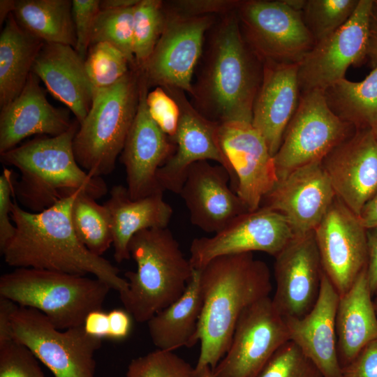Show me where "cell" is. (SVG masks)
Returning <instances> with one entry per match:
<instances>
[{"instance_id":"obj_1","label":"cell","mask_w":377,"mask_h":377,"mask_svg":"<svg viewBox=\"0 0 377 377\" xmlns=\"http://www.w3.org/2000/svg\"><path fill=\"white\" fill-rule=\"evenodd\" d=\"M78 191L39 212L24 209L14 200L11 220L16 230L1 252L4 260L15 268L92 274L112 290L124 291L128 281L119 276V269L90 252L74 230L71 209Z\"/></svg>"},{"instance_id":"obj_2","label":"cell","mask_w":377,"mask_h":377,"mask_svg":"<svg viewBox=\"0 0 377 377\" xmlns=\"http://www.w3.org/2000/svg\"><path fill=\"white\" fill-rule=\"evenodd\" d=\"M200 270L202 306L197 338L200 350L195 369L209 366L213 370L228 351L243 311L269 295L270 272L252 253L219 256Z\"/></svg>"},{"instance_id":"obj_3","label":"cell","mask_w":377,"mask_h":377,"mask_svg":"<svg viewBox=\"0 0 377 377\" xmlns=\"http://www.w3.org/2000/svg\"><path fill=\"white\" fill-rule=\"evenodd\" d=\"M263 64L245 40L236 10L214 31L202 73L193 85L197 110L219 124L251 123Z\"/></svg>"},{"instance_id":"obj_4","label":"cell","mask_w":377,"mask_h":377,"mask_svg":"<svg viewBox=\"0 0 377 377\" xmlns=\"http://www.w3.org/2000/svg\"><path fill=\"white\" fill-rule=\"evenodd\" d=\"M78 125L74 121L59 135L36 138L1 154L3 163L20 172L15 195L27 210L43 211L80 190L96 200L107 193L103 179L89 175L75 159L73 140Z\"/></svg>"},{"instance_id":"obj_5","label":"cell","mask_w":377,"mask_h":377,"mask_svg":"<svg viewBox=\"0 0 377 377\" xmlns=\"http://www.w3.org/2000/svg\"><path fill=\"white\" fill-rule=\"evenodd\" d=\"M128 249L136 270L125 272L128 287L119 298L133 318L144 323L183 295L194 268L167 228L138 232Z\"/></svg>"},{"instance_id":"obj_6","label":"cell","mask_w":377,"mask_h":377,"mask_svg":"<svg viewBox=\"0 0 377 377\" xmlns=\"http://www.w3.org/2000/svg\"><path fill=\"white\" fill-rule=\"evenodd\" d=\"M112 288L94 277L34 268H15L0 278V296L43 313L58 330L82 326L102 309Z\"/></svg>"},{"instance_id":"obj_7","label":"cell","mask_w":377,"mask_h":377,"mask_svg":"<svg viewBox=\"0 0 377 377\" xmlns=\"http://www.w3.org/2000/svg\"><path fill=\"white\" fill-rule=\"evenodd\" d=\"M140 71L131 68L116 83L94 91L91 108L73 140L79 165L102 177L115 168L138 109Z\"/></svg>"},{"instance_id":"obj_8","label":"cell","mask_w":377,"mask_h":377,"mask_svg":"<svg viewBox=\"0 0 377 377\" xmlns=\"http://www.w3.org/2000/svg\"><path fill=\"white\" fill-rule=\"evenodd\" d=\"M14 339L27 346L54 377H96L95 353L102 339L83 326L57 329L41 312L19 306L13 316Z\"/></svg>"},{"instance_id":"obj_9","label":"cell","mask_w":377,"mask_h":377,"mask_svg":"<svg viewBox=\"0 0 377 377\" xmlns=\"http://www.w3.org/2000/svg\"><path fill=\"white\" fill-rule=\"evenodd\" d=\"M355 130L332 112L323 91L301 93L297 108L274 156L278 180L298 168L322 161Z\"/></svg>"},{"instance_id":"obj_10","label":"cell","mask_w":377,"mask_h":377,"mask_svg":"<svg viewBox=\"0 0 377 377\" xmlns=\"http://www.w3.org/2000/svg\"><path fill=\"white\" fill-rule=\"evenodd\" d=\"M247 43L263 63L298 64L315 41L289 0L241 1L236 10Z\"/></svg>"},{"instance_id":"obj_11","label":"cell","mask_w":377,"mask_h":377,"mask_svg":"<svg viewBox=\"0 0 377 377\" xmlns=\"http://www.w3.org/2000/svg\"><path fill=\"white\" fill-rule=\"evenodd\" d=\"M212 15L188 16L166 11L162 34L151 54L138 68L148 86L174 87L193 92L195 67L202 54Z\"/></svg>"},{"instance_id":"obj_12","label":"cell","mask_w":377,"mask_h":377,"mask_svg":"<svg viewBox=\"0 0 377 377\" xmlns=\"http://www.w3.org/2000/svg\"><path fill=\"white\" fill-rule=\"evenodd\" d=\"M289 341L284 317L269 296L241 314L228 351L212 370L215 377H256L274 353Z\"/></svg>"},{"instance_id":"obj_13","label":"cell","mask_w":377,"mask_h":377,"mask_svg":"<svg viewBox=\"0 0 377 377\" xmlns=\"http://www.w3.org/2000/svg\"><path fill=\"white\" fill-rule=\"evenodd\" d=\"M374 0H360L349 20L336 31L315 43L298 63L301 93L326 89L345 78L351 65L367 56L369 24Z\"/></svg>"},{"instance_id":"obj_14","label":"cell","mask_w":377,"mask_h":377,"mask_svg":"<svg viewBox=\"0 0 377 377\" xmlns=\"http://www.w3.org/2000/svg\"><path fill=\"white\" fill-rule=\"evenodd\" d=\"M293 237L284 216L260 207L237 216L212 237L195 238L189 260L194 269H201L222 256L261 251L275 257Z\"/></svg>"},{"instance_id":"obj_15","label":"cell","mask_w":377,"mask_h":377,"mask_svg":"<svg viewBox=\"0 0 377 377\" xmlns=\"http://www.w3.org/2000/svg\"><path fill=\"white\" fill-rule=\"evenodd\" d=\"M314 234L323 270L342 295L367 267V229L336 197Z\"/></svg>"},{"instance_id":"obj_16","label":"cell","mask_w":377,"mask_h":377,"mask_svg":"<svg viewBox=\"0 0 377 377\" xmlns=\"http://www.w3.org/2000/svg\"><path fill=\"white\" fill-rule=\"evenodd\" d=\"M177 103L180 117L172 142L177 148L158 169L157 180L160 188L179 194L187 171L193 163L209 160L224 167L235 185L231 165L219 141L220 124L200 113L186 99L182 89L163 88Z\"/></svg>"},{"instance_id":"obj_17","label":"cell","mask_w":377,"mask_h":377,"mask_svg":"<svg viewBox=\"0 0 377 377\" xmlns=\"http://www.w3.org/2000/svg\"><path fill=\"white\" fill-rule=\"evenodd\" d=\"M219 141L234 176L235 193L249 212L261 207L278 182L274 156L251 123L220 124Z\"/></svg>"},{"instance_id":"obj_18","label":"cell","mask_w":377,"mask_h":377,"mask_svg":"<svg viewBox=\"0 0 377 377\" xmlns=\"http://www.w3.org/2000/svg\"><path fill=\"white\" fill-rule=\"evenodd\" d=\"M272 302L285 318H302L316 304L323 273L314 231L294 235L275 256Z\"/></svg>"},{"instance_id":"obj_19","label":"cell","mask_w":377,"mask_h":377,"mask_svg":"<svg viewBox=\"0 0 377 377\" xmlns=\"http://www.w3.org/2000/svg\"><path fill=\"white\" fill-rule=\"evenodd\" d=\"M149 86L140 72L139 102L133 122L121 151L131 199L164 192L157 180L158 169L175 152L172 140L150 116L146 103Z\"/></svg>"},{"instance_id":"obj_20","label":"cell","mask_w":377,"mask_h":377,"mask_svg":"<svg viewBox=\"0 0 377 377\" xmlns=\"http://www.w3.org/2000/svg\"><path fill=\"white\" fill-rule=\"evenodd\" d=\"M335 198L327 175L318 161L279 179L263 198L261 207L281 214L294 235H302L315 230Z\"/></svg>"},{"instance_id":"obj_21","label":"cell","mask_w":377,"mask_h":377,"mask_svg":"<svg viewBox=\"0 0 377 377\" xmlns=\"http://www.w3.org/2000/svg\"><path fill=\"white\" fill-rule=\"evenodd\" d=\"M321 163L336 197L359 216L377 191V140L372 129H356Z\"/></svg>"},{"instance_id":"obj_22","label":"cell","mask_w":377,"mask_h":377,"mask_svg":"<svg viewBox=\"0 0 377 377\" xmlns=\"http://www.w3.org/2000/svg\"><path fill=\"white\" fill-rule=\"evenodd\" d=\"M222 165L207 161L188 168L179 195L190 214L191 223L207 232L216 233L237 216L249 212L235 192Z\"/></svg>"},{"instance_id":"obj_23","label":"cell","mask_w":377,"mask_h":377,"mask_svg":"<svg viewBox=\"0 0 377 377\" xmlns=\"http://www.w3.org/2000/svg\"><path fill=\"white\" fill-rule=\"evenodd\" d=\"M339 300V293L323 272L312 309L302 318H284L289 340L314 364L322 377H342L336 332Z\"/></svg>"},{"instance_id":"obj_24","label":"cell","mask_w":377,"mask_h":377,"mask_svg":"<svg viewBox=\"0 0 377 377\" xmlns=\"http://www.w3.org/2000/svg\"><path fill=\"white\" fill-rule=\"evenodd\" d=\"M263 64L251 124L263 137L274 156L300 102L298 64L266 61Z\"/></svg>"},{"instance_id":"obj_25","label":"cell","mask_w":377,"mask_h":377,"mask_svg":"<svg viewBox=\"0 0 377 377\" xmlns=\"http://www.w3.org/2000/svg\"><path fill=\"white\" fill-rule=\"evenodd\" d=\"M73 123L67 112L50 103L40 79L31 72L21 93L1 108L0 154L34 135H59Z\"/></svg>"},{"instance_id":"obj_26","label":"cell","mask_w":377,"mask_h":377,"mask_svg":"<svg viewBox=\"0 0 377 377\" xmlns=\"http://www.w3.org/2000/svg\"><path fill=\"white\" fill-rule=\"evenodd\" d=\"M32 72L50 93L66 105L80 124L92 103L94 90L84 59L71 45L44 43Z\"/></svg>"},{"instance_id":"obj_27","label":"cell","mask_w":377,"mask_h":377,"mask_svg":"<svg viewBox=\"0 0 377 377\" xmlns=\"http://www.w3.org/2000/svg\"><path fill=\"white\" fill-rule=\"evenodd\" d=\"M163 195V192H158L133 200L127 187L112 186L110 198L104 205L110 215L113 256L117 263L131 258L128 245L135 234L144 230L167 228L173 210Z\"/></svg>"},{"instance_id":"obj_28","label":"cell","mask_w":377,"mask_h":377,"mask_svg":"<svg viewBox=\"0 0 377 377\" xmlns=\"http://www.w3.org/2000/svg\"><path fill=\"white\" fill-rule=\"evenodd\" d=\"M367 267L339 300L336 314L337 351L341 367L350 364L377 338V316Z\"/></svg>"},{"instance_id":"obj_29","label":"cell","mask_w":377,"mask_h":377,"mask_svg":"<svg viewBox=\"0 0 377 377\" xmlns=\"http://www.w3.org/2000/svg\"><path fill=\"white\" fill-rule=\"evenodd\" d=\"M200 276V270L194 269L183 295L146 323L157 349L174 351L198 342V326L202 306Z\"/></svg>"},{"instance_id":"obj_30","label":"cell","mask_w":377,"mask_h":377,"mask_svg":"<svg viewBox=\"0 0 377 377\" xmlns=\"http://www.w3.org/2000/svg\"><path fill=\"white\" fill-rule=\"evenodd\" d=\"M44 42L22 27L13 13L0 34V106L15 98L32 72Z\"/></svg>"},{"instance_id":"obj_31","label":"cell","mask_w":377,"mask_h":377,"mask_svg":"<svg viewBox=\"0 0 377 377\" xmlns=\"http://www.w3.org/2000/svg\"><path fill=\"white\" fill-rule=\"evenodd\" d=\"M13 14L22 27L44 43L75 47L72 1L18 0Z\"/></svg>"},{"instance_id":"obj_32","label":"cell","mask_w":377,"mask_h":377,"mask_svg":"<svg viewBox=\"0 0 377 377\" xmlns=\"http://www.w3.org/2000/svg\"><path fill=\"white\" fill-rule=\"evenodd\" d=\"M324 94L332 112L356 129L377 125V65L363 80L352 82L345 77Z\"/></svg>"},{"instance_id":"obj_33","label":"cell","mask_w":377,"mask_h":377,"mask_svg":"<svg viewBox=\"0 0 377 377\" xmlns=\"http://www.w3.org/2000/svg\"><path fill=\"white\" fill-rule=\"evenodd\" d=\"M71 222L82 244L92 253L102 256L112 246V230L105 205L83 191H79L71 209Z\"/></svg>"},{"instance_id":"obj_34","label":"cell","mask_w":377,"mask_h":377,"mask_svg":"<svg viewBox=\"0 0 377 377\" xmlns=\"http://www.w3.org/2000/svg\"><path fill=\"white\" fill-rule=\"evenodd\" d=\"M166 11L159 0H140L134 8L133 53L140 68L151 54L164 29Z\"/></svg>"},{"instance_id":"obj_35","label":"cell","mask_w":377,"mask_h":377,"mask_svg":"<svg viewBox=\"0 0 377 377\" xmlns=\"http://www.w3.org/2000/svg\"><path fill=\"white\" fill-rule=\"evenodd\" d=\"M135 6L119 10H101L94 23L90 46L98 43H108L126 56L132 68H137L133 53Z\"/></svg>"},{"instance_id":"obj_36","label":"cell","mask_w":377,"mask_h":377,"mask_svg":"<svg viewBox=\"0 0 377 377\" xmlns=\"http://www.w3.org/2000/svg\"><path fill=\"white\" fill-rule=\"evenodd\" d=\"M360 0H304L301 13L315 43L323 40L351 17Z\"/></svg>"},{"instance_id":"obj_37","label":"cell","mask_w":377,"mask_h":377,"mask_svg":"<svg viewBox=\"0 0 377 377\" xmlns=\"http://www.w3.org/2000/svg\"><path fill=\"white\" fill-rule=\"evenodd\" d=\"M84 64L94 91L112 86L126 75L131 66L126 56L108 43L90 46Z\"/></svg>"},{"instance_id":"obj_38","label":"cell","mask_w":377,"mask_h":377,"mask_svg":"<svg viewBox=\"0 0 377 377\" xmlns=\"http://www.w3.org/2000/svg\"><path fill=\"white\" fill-rule=\"evenodd\" d=\"M126 377H197L195 367L173 351L156 349L133 359Z\"/></svg>"},{"instance_id":"obj_39","label":"cell","mask_w":377,"mask_h":377,"mask_svg":"<svg viewBox=\"0 0 377 377\" xmlns=\"http://www.w3.org/2000/svg\"><path fill=\"white\" fill-rule=\"evenodd\" d=\"M314 364L292 341L283 343L256 377H320Z\"/></svg>"},{"instance_id":"obj_40","label":"cell","mask_w":377,"mask_h":377,"mask_svg":"<svg viewBox=\"0 0 377 377\" xmlns=\"http://www.w3.org/2000/svg\"><path fill=\"white\" fill-rule=\"evenodd\" d=\"M0 377H46L32 351L15 339L0 347Z\"/></svg>"},{"instance_id":"obj_41","label":"cell","mask_w":377,"mask_h":377,"mask_svg":"<svg viewBox=\"0 0 377 377\" xmlns=\"http://www.w3.org/2000/svg\"><path fill=\"white\" fill-rule=\"evenodd\" d=\"M146 103L153 120L172 140L180 117V110L177 101L163 87H156L148 92Z\"/></svg>"},{"instance_id":"obj_42","label":"cell","mask_w":377,"mask_h":377,"mask_svg":"<svg viewBox=\"0 0 377 377\" xmlns=\"http://www.w3.org/2000/svg\"><path fill=\"white\" fill-rule=\"evenodd\" d=\"M99 0H73L72 15L76 45L75 50L85 59L90 47L95 19L101 10Z\"/></svg>"},{"instance_id":"obj_43","label":"cell","mask_w":377,"mask_h":377,"mask_svg":"<svg viewBox=\"0 0 377 377\" xmlns=\"http://www.w3.org/2000/svg\"><path fill=\"white\" fill-rule=\"evenodd\" d=\"M15 180L11 170L6 168L0 176V251H3L15 233L11 220L12 200L15 195Z\"/></svg>"},{"instance_id":"obj_44","label":"cell","mask_w":377,"mask_h":377,"mask_svg":"<svg viewBox=\"0 0 377 377\" xmlns=\"http://www.w3.org/2000/svg\"><path fill=\"white\" fill-rule=\"evenodd\" d=\"M237 0H182L172 3V12L188 16L229 13L238 8Z\"/></svg>"},{"instance_id":"obj_45","label":"cell","mask_w":377,"mask_h":377,"mask_svg":"<svg viewBox=\"0 0 377 377\" xmlns=\"http://www.w3.org/2000/svg\"><path fill=\"white\" fill-rule=\"evenodd\" d=\"M342 377H377V338L367 343L350 364L342 368Z\"/></svg>"},{"instance_id":"obj_46","label":"cell","mask_w":377,"mask_h":377,"mask_svg":"<svg viewBox=\"0 0 377 377\" xmlns=\"http://www.w3.org/2000/svg\"><path fill=\"white\" fill-rule=\"evenodd\" d=\"M109 318L108 338L123 340L130 334L132 328L131 315L125 309H115L108 312Z\"/></svg>"},{"instance_id":"obj_47","label":"cell","mask_w":377,"mask_h":377,"mask_svg":"<svg viewBox=\"0 0 377 377\" xmlns=\"http://www.w3.org/2000/svg\"><path fill=\"white\" fill-rule=\"evenodd\" d=\"M19 306L13 301L0 296V347L15 340L12 321Z\"/></svg>"},{"instance_id":"obj_48","label":"cell","mask_w":377,"mask_h":377,"mask_svg":"<svg viewBox=\"0 0 377 377\" xmlns=\"http://www.w3.org/2000/svg\"><path fill=\"white\" fill-rule=\"evenodd\" d=\"M85 332L91 337L102 339L108 338L109 318L108 314L102 309L89 312L83 323Z\"/></svg>"},{"instance_id":"obj_49","label":"cell","mask_w":377,"mask_h":377,"mask_svg":"<svg viewBox=\"0 0 377 377\" xmlns=\"http://www.w3.org/2000/svg\"><path fill=\"white\" fill-rule=\"evenodd\" d=\"M367 276L372 293H377V228L367 230Z\"/></svg>"},{"instance_id":"obj_50","label":"cell","mask_w":377,"mask_h":377,"mask_svg":"<svg viewBox=\"0 0 377 377\" xmlns=\"http://www.w3.org/2000/svg\"><path fill=\"white\" fill-rule=\"evenodd\" d=\"M367 59L374 67L377 65V0L373 1L370 13Z\"/></svg>"},{"instance_id":"obj_51","label":"cell","mask_w":377,"mask_h":377,"mask_svg":"<svg viewBox=\"0 0 377 377\" xmlns=\"http://www.w3.org/2000/svg\"><path fill=\"white\" fill-rule=\"evenodd\" d=\"M358 218L367 230L377 228V191L366 202Z\"/></svg>"},{"instance_id":"obj_52","label":"cell","mask_w":377,"mask_h":377,"mask_svg":"<svg viewBox=\"0 0 377 377\" xmlns=\"http://www.w3.org/2000/svg\"><path fill=\"white\" fill-rule=\"evenodd\" d=\"M140 0H103L100 2L101 10H119L131 8L138 3Z\"/></svg>"},{"instance_id":"obj_53","label":"cell","mask_w":377,"mask_h":377,"mask_svg":"<svg viewBox=\"0 0 377 377\" xmlns=\"http://www.w3.org/2000/svg\"><path fill=\"white\" fill-rule=\"evenodd\" d=\"M15 1L13 0L0 1V24L4 23L8 15L13 13L15 8Z\"/></svg>"},{"instance_id":"obj_54","label":"cell","mask_w":377,"mask_h":377,"mask_svg":"<svg viewBox=\"0 0 377 377\" xmlns=\"http://www.w3.org/2000/svg\"><path fill=\"white\" fill-rule=\"evenodd\" d=\"M195 373L197 377H215L209 366H205L198 371H195Z\"/></svg>"},{"instance_id":"obj_55","label":"cell","mask_w":377,"mask_h":377,"mask_svg":"<svg viewBox=\"0 0 377 377\" xmlns=\"http://www.w3.org/2000/svg\"><path fill=\"white\" fill-rule=\"evenodd\" d=\"M373 133L377 140V125L374 126L373 128H371Z\"/></svg>"},{"instance_id":"obj_56","label":"cell","mask_w":377,"mask_h":377,"mask_svg":"<svg viewBox=\"0 0 377 377\" xmlns=\"http://www.w3.org/2000/svg\"><path fill=\"white\" fill-rule=\"evenodd\" d=\"M374 303L375 309H376V313H377V297H376L375 301L374 302Z\"/></svg>"},{"instance_id":"obj_57","label":"cell","mask_w":377,"mask_h":377,"mask_svg":"<svg viewBox=\"0 0 377 377\" xmlns=\"http://www.w3.org/2000/svg\"><path fill=\"white\" fill-rule=\"evenodd\" d=\"M320 377H322V376H320Z\"/></svg>"}]
</instances>
